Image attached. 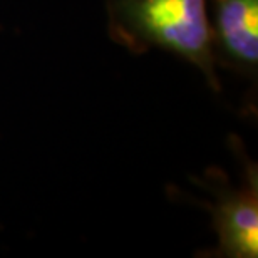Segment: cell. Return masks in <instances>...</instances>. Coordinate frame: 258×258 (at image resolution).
<instances>
[{
    "label": "cell",
    "mask_w": 258,
    "mask_h": 258,
    "mask_svg": "<svg viewBox=\"0 0 258 258\" xmlns=\"http://www.w3.org/2000/svg\"><path fill=\"white\" fill-rule=\"evenodd\" d=\"M112 35L129 49L151 45L181 55L218 87L205 0H111Z\"/></svg>",
    "instance_id": "6da1fadb"
},
{
    "label": "cell",
    "mask_w": 258,
    "mask_h": 258,
    "mask_svg": "<svg viewBox=\"0 0 258 258\" xmlns=\"http://www.w3.org/2000/svg\"><path fill=\"white\" fill-rule=\"evenodd\" d=\"M211 40L226 64L246 74L258 64V0H215Z\"/></svg>",
    "instance_id": "7a4b0ae2"
},
{
    "label": "cell",
    "mask_w": 258,
    "mask_h": 258,
    "mask_svg": "<svg viewBox=\"0 0 258 258\" xmlns=\"http://www.w3.org/2000/svg\"><path fill=\"white\" fill-rule=\"evenodd\" d=\"M256 173L238 191L226 193L215 206V228L221 255L258 256V186Z\"/></svg>",
    "instance_id": "3957f363"
}]
</instances>
